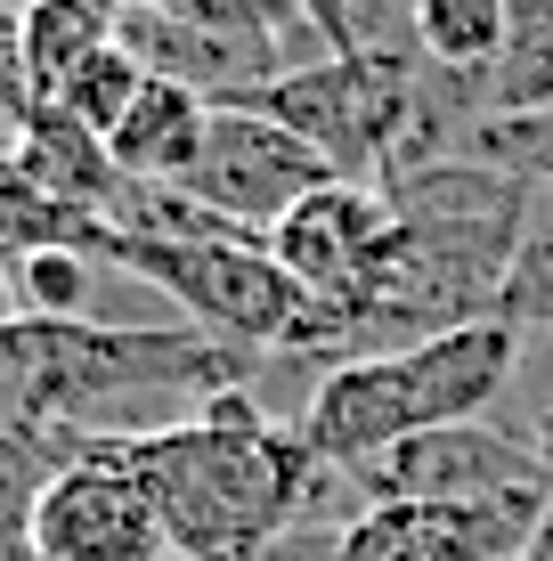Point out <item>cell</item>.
<instances>
[{"instance_id": "cell-19", "label": "cell", "mask_w": 553, "mask_h": 561, "mask_svg": "<svg viewBox=\"0 0 553 561\" xmlns=\"http://www.w3.org/2000/svg\"><path fill=\"white\" fill-rule=\"evenodd\" d=\"M114 9H123V16H180L187 0H114Z\"/></svg>"}, {"instance_id": "cell-14", "label": "cell", "mask_w": 553, "mask_h": 561, "mask_svg": "<svg viewBox=\"0 0 553 561\" xmlns=\"http://www.w3.org/2000/svg\"><path fill=\"white\" fill-rule=\"evenodd\" d=\"M139 90H147V66H139V57H130L123 42H106V49H90L82 66H73L66 82H57L49 99H42V106H57L66 123H82L90 139H106V130L123 123L130 106H139Z\"/></svg>"}, {"instance_id": "cell-15", "label": "cell", "mask_w": 553, "mask_h": 561, "mask_svg": "<svg viewBox=\"0 0 553 561\" xmlns=\"http://www.w3.org/2000/svg\"><path fill=\"white\" fill-rule=\"evenodd\" d=\"M497 114H553V25H521L481 73V123Z\"/></svg>"}, {"instance_id": "cell-18", "label": "cell", "mask_w": 553, "mask_h": 561, "mask_svg": "<svg viewBox=\"0 0 553 561\" xmlns=\"http://www.w3.org/2000/svg\"><path fill=\"white\" fill-rule=\"evenodd\" d=\"M505 16H512V33L521 25H553V0H505Z\"/></svg>"}, {"instance_id": "cell-8", "label": "cell", "mask_w": 553, "mask_h": 561, "mask_svg": "<svg viewBox=\"0 0 553 561\" xmlns=\"http://www.w3.org/2000/svg\"><path fill=\"white\" fill-rule=\"evenodd\" d=\"M9 154L25 163V180L42 187V196L90 211V220H114V204H123V187H130L123 171H114L106 139H90V130L66 123L57 106H33V114H25V139H16Z\"/></svg>"}, {"instance_id": "cell-22", "label": "cell", "mask_w": 553, "mask_h": 561, "mask_svg": "<svg viewBox=\"0 0 553 561\" xmlns=\"http://www.w3.org/2000/svg\"><path fill=\"white\" fill-rule=\"evenodd\" d=\"M521 561H545V553H521Z\"/></svg>"}, {"instance_id": "cell-7", "label": "cell", "mask_w": 553, "mask_h": 561, "mask_svg": "<svg viewBox=\"0 0 553 561\" xmlns=\"http://www.w3.org/2000/svg\"><path fill=\"white\" fill-rule=\"evenodd\" d=\"M204 123H212V99L147 73L139 106L106 130V154H114V171L139 180V187H180L187 171H196V154H204Z\"/></svg>"}, {"instance_id": "cell-10", "label": "cell", "mask_w": 553, "mask_h": 561, "mask_svg": "<svg viewBox=\"0 0 553 561\" xmlns=\"http://www.w3.org/2000/svg\"><path fill=\"white\" fill-rule=\"evenodd\" d=\"M90 237H99L90 211L42 196L16 154H0V268H16L33 253H90Z\"/></svg>"}, {"instance_id": "cell-4", "label": "cell", "mask_w": 553, "mask_h": 561, "mask_svg": "<svg viewBox=\"0 0 553 561\" xmlns=\"http://www.w3.org/2000/svg\"><path fill=\"white\" fill-rule=\"evenodd\" d=\"M25 546L33 561H171L130 439H82V456L57 463L25 513Z\"/></svg>"}, {"instance_id": "cell-13", "label": "cell", "mask_w": 553, "mask_h": 561, "mask_svg": "<svg viewBox=\"0 0 553 561\" xmlns=\"http://www.w3.org/2000/svg\"><path fill=\"white\" fill-rule=\"evenodd\" d=\"M512 42L505 0H415V57L440 73H488V57Z\"/></svg>"}, {"instance_id": "cell-5", "label": "cell", "mask_w": 553, "mask_h": 561, "mask_svg": "<svg viewBox=\"0 0 553 561\" xmlns=\"http://www.w3.org/2000/svg\"><path fill=\"white\" fill-rule=\"evenodd\" d=\"M326 180H334V163L310 139H293L277 114L228 99V106H212V123H204V154L180 180V196H196L212 220H228V228H244V237L269 244V228L301 196H318Z\"/></svg>"}, {"instance_id": "cell-1", "label": "cell", "mask_w": 553, "mask_h": 561, "mask_svg": "<svg viewBox=\"0 0 553 561\" xmlns=\"http://www.w3.org/2000/svg\"><path fill=\"white\" fill-rule=\"evenodd\" d=\"M130 463L155 496L171 561H253L318 496V456L253 391H228L204 415L130 439Z\"/></svg>"}, {"instance_id": "cell-6", "label": "cell", "mask_w": 553, "mask_h": 561, "mask_svg": "<svg viewBox=\"0 0 553 561\" xmlns=\"http://www.w3.org/2000/svg\"><path fill=\"white\" fill-rule=\"evenodd\" d=\"M545 529V489L521 496H481V505H431L399 496L350 520L342 561H521Z\"/></svg>"}, {"instance_id": "cell-17", "label": "cell", "mask_w": 553, "mask_h": 561, "mask_svg": "<svg viewBox=\"0 0 553 561\" xmlns=\"http://www.w3.org/2000/svg\"><path fill=\"white\" fill-rule=\"evenodd\" d=\"M90 253H33V261H16L9 268V285H16V318H57V325H73V318H99L90 309Z\"/></svg>"}, {"instance_id": "cell-11", "label": "cell", "mask_w": 553, "mask_h": 561, "mask_svg": "<svg viewBox=\"0 0 553 561\" xmlns=\"http://www.w3.org/2000/svg\"><path fill=\"white\" fill-rule=\"evenodd\" d=\"M180 16H187L196 33H220V42H261V49L301 57V66L334 57V42H326V25H318L310 0H187Z\"/></svg>"}, {"instance_id": "cell-12", "label": "cell", "mask_w": 553, "mask_h": 561, "mask_svg": "<svg viewBox=\"0 0 553 561\" xmlns=\"http://www.w3.org/2000/svg\"><path fill=\"white\" fill-rule=\"evenodd\" d=\"M488 318L512 325V334H553V187H538L521 211V237H512Z\"/></svg>"}, {"instance_id": "cell-3", "label": "cell", "mask_w": 553, "mask_h": 561, "mask_svg": "<svg viewBox=\"0 0 553 561\" xmlns=\"http://www.w3.org/2000/svg\"><path fill=\"white\" fill-rule=\"evenodd\" d=\"M90 261L114 277H139L147 294H163L180 309V325L228 342L253 358H318V309L293 277L269 261V244H171V237H123L99 220Z\"/></svg>"}, {"instance_id": "cell-20", "label": "cell", "mask_w": 553, "mask_h": 561, "mask_svg": "<svg viewBox=\"0 0 553 561\" xmlns=\"http://www.w3.org/2000/svg\"><path fill=\"white\" fill-rule=\"evenodd\" d=\"M0 325H16V285H9V268H0Z\"/></svg>"}, {"instance_id": "cell-21", "label": "cell", "mask_w": 553, "mask_h": 561, "mask_svg": "<svg viewBox=\"0 0 553 561\" xmlns=\"http://www.w3.org/2000/svg\"><path fill=\"white\" fill-rule=\"evenodd\" d=\"M0 561H33V546L25 537H0Z\"/></svg>"}, {"instance_id": "cell-9", "label": "cell", "mask_w": 553, "mask_h": 561, "mask_svg": "<svg viewBox=\"0 0 553 561\" xmlns=\"http://www.w3.org/2000/svg\"><path fill=\"white\" fill-rule=\"evenodd\" d=\"M114 25H123V9H114V0H25V16H16V42H9L16 90L42 106L90 49L114 42Z\"/></svg>"}, {"instance_id": "cell-16", "label": "cell", "mask_w": 553, "mask_h": 561, "mask_svg": "<svg viewBox=\"0 0 553 561\" xmlns=\"http://www.w3.org/2000/svg\"><path fill=\"white\" fill-rule=\"evenodd\" d=\"M464 163L505 171V180H521L538 196V187H553V114H497V123H481L464 139Z\"/></svg>"}, {"instance_id": "cell-2", "label": "cell", "mask_w": 553, "mask_h": 561, "mask_svg": "<svg viewBox=\"0 0 553 561\" xmlns=\"http://www.w3.org/2000/svg\"><path fill=\"white\" fill-rule=\"evenodd\" d=\"M512 375H521V334L497 318H472L431 342H407V351L326 366L310 382V399H301L293 432L318 463L350 472V463H375L424 432L481 423L512 391Z\"/></svg>"}]
</instances>
